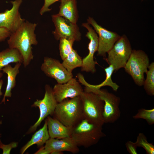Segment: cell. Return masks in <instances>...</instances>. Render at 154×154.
<instances>
[{"mask_svg":"<svg viewBox=\"0 0 154 154\" xmlns=\"http://www.w3.org/2000/svg\"><path fill=\"white\" fill-rule=\"evenodd\" d=\"M37 24L25 21L14 32L11 33L7 40L9 48L18 50L23 58L25 68L33 59L32 45H37L38 41L35 31Z\"/></svg>","mask_w":154,"mask_h":154,"instance_id":"1","label":"cell"},{"mask_svg":"<svg viewBox=\"0 0 154 154\" xmlns=\"http://www.w3.org/2000/svg\"><path fill=\"white\" fill-rule=\"evenodd\" d=\"M77 78L79 82L85 86L84 91L97 94L104 101L103 117L104 123H112L117 121L121 115L119 108L120 98L106 90L94 87L85 80L82 74H78Z\"/></svg>","mask_w":154,"mask_h":154,"instance_id":"2","label":"cell"},{"mask_svg":"<svg viewBox=\"0 0 154 154\" xmlns=\"http://www.w3.org/2000/svg\"><path fill=\"white\" fill-rule=\"evenodd\" d=\"M53 115L65 126L73 127L84 119L80 96L58 103Z\"/></svg>","mask_w":154,"mask_h":154,"instance_id":"3","label":"cell"},{"mask_svg":"<svg viewBox=\"0 0 154 154\" xmlns=\"http://www.w3.org/2000/svg\"><path fill=\"white\" fill-rule=\"evenodd\" d=\"M102 126L84 119L72 127L70 137L78 147L88 148L106 136L102 131Z\"/></svg>","mask_w":154,"mask_h":154,"instance_id":"4","label":"cell"},{"mask_svg":"<svg viewBox=\"0 0 154 154\" xmlns=\"http://www.w3.org/2000/svg\"><path fill=\"white\" fill-rule=\"evenodd\" d=\"M84 119L89 122L103 126L104 102L96 94L84 91L80 96Z\"/></svg>","mask_w":154,"mask_h":154,"instance_id":"5","label":"cell"},{"mask_svg":"<svg viewBox=\"0 0 154 154\" xmlns=\"http://www.w3.org/2000/svg\"><path fill=\"white\" fill-rule=\"evenodd\" d=\"M149 64V58L144 51L132 50L124 68L135 84L141 86H143L145 80L144 74L147 72Z\"/></svg>","mask_w":154,"mask_h":154,"instance_id":"6","label":"cell"},{"mask_svg":"<svg viewBox=\"0 0 154 154\" xmlns=\"http://www.w3.org/2000/svg\"><path fill=\"white\" fill-rule=\"evenodd\" d=\"M130 43L125 35L121 36L113 46L108 52L106 61L112 65L116 71L124 68L132 52Z\"/></svg>","mask_w":154,"mask_h":154,"instance_id":"7","label":"cell"},{"mask_svg":"<svg viewBox=\"0 0 154 154\" xmlns=\"http://www.w3.org/2000/svg\"><path fill=\"white\" fill-rule=\"evenodd\" d=\"M52 18L55 27L52 33L56 40L65 38L74 42L80 40L81 35L76 24L57 14L52 15Z\"/></svg>","mask_w":154,"mask_h":154,"instance_id":"8","label":"cell"},{"mask_svg":"<svg viewBox=\"0 0 154 154\" xmlns=\"http://www.w3.org/2000/svg\"><path fill=\"white\" fill-rule=\"evenodd\" d=\"M45 93L43 98L37 100L32 105L33 107H38L40 110L38 119L29 129L28 133L32 132L36 130L43 120L49 115H53L58 102L54 94L52 88L48 84L45 86Z\"/></svg>","mask_w":154,"mask_h":154,"instance_id":"9","label":"cell"},{"mask_svg":"<svg viewBox=\"0 0 154 154\" xmlns=\"http://www.w3.org/2000/svg\"><path fill=\"white\" fill-rule=\"evenodd\" d=\"M87 23L91 25L98 35L97 55L106 57V53L111 49L120 36L117 33L109 31L98 24L92 17H89Z\"/></svg>","mask_w":154,"mask_h":154,"instance_id":"10","label":"cell"},{"mask_svg":"<svg viewBox=\"0 0 154 154\" xmlns=\"http://www.w3.org/2000/svg\"><path fill=\"white\" fill-rule=\"evenodd\" d=\"M40 68L47 76L55 79L57 83H65L73 78L72 73L69 72L62 63L51 57H44Z\"/></svg>","mask_w":154,"mask_h":154,"instance_id":"11","label":"cell"},{"mask_svg":"<svg viewBox=\"0 0 154 154\" xmlns=\"http://www.w3.org/2000/svg\"><path fill=\"white\" fill-rule=\"evenodd\" d=\"M82 26L88 30L86 35L90 40V42L88 45L89 53L82 59L81 70L94 73L96 71V62L94 60V56L98 48V37L95 30L90 27L88 23H83Z\"/></svg>","mask_w":154,"mask_h":154,"instance_id":"12","label":"cell"},{"mask_svg":"<svg viewBox=\"0 0 154 154\" xmlns=\"http://www.w3.org/2000/svg\"><path fill=\"white\" fill-rule=\"evenodd\" d=\"M22 0H15L11 2L12 7L4 12L0 13V27L5 28L11 33L15 32L25 21L22 19L19 9Z\"/></svg>","mask_w":154,"mask_h":154,"instance_id":"13","label":"cell"},{"mask_svg":"<svg viewBox=\"0 0 154 154\" xmlns=\"http://www.w3.org/2000/svg\"><path fill=\"white\" fill-rule=\"evenodd\" d=\"M52 90L58 103L68 98L80 96L84 91L79 82L73 78L65 83H57Z\"/></svg>","mask_w":154,"mask_h":154,"instance_id":"14","label":"cell"},{"mask_svg":"<svg viewBox=\"0 0 154 154\" xmlns=\"http://www.w3.org/2000/svg\"><path fill=\"white\" fill-rule=\"evenodd\" d=\"M44 147L49 154H62L63 151L72 153H78L79 147L71 137L61 139L50 138L45 143Z\"/></svg>","mask_w":154,"mask_h":154,"instance_id":"15","label":"cell"},{"mask_svg":"<svg viewBox=\"0 0 154 154\" xmlns=\"http://www.w3.org/2000/svg\"><path fill=\"white\" fill-rule=\"evenodd\" d=\"M46 120L50 138L60 139L70 137L72 127L65 126L54 117L48 116Z\"/></svg>","mask_w":154,"mask_h":154,"instance_id":"16","label":"cell"},{"mask_svg":"<svg viewBox=\"0 0 154 154\" xmlns=\"http://www.w3.org/2000/svg\"><path fill=\"white\" fill-rule=\"evenodd\" d=\"M21 63H16L13 67L9 64L4 67L2 69L3 73L7 75V83L5 91L3 98L1 103L5 104L6 97H11V91L16 85V78L17 75L19 73V69L21 65Z\"/></svg>","mask_w":154,"mask_h":154,"instance_id":"17","label":"cell"},{"mask_svg":"<svg viewBox=\"0 0 154 154\" xmlns=\"http://www.w3.org/2000/svg\"><path fill=\"white\" fill-rule=\"evenodd\" d=\"M58 13L57 14L72 23L76 24L78 16L76 0H60Z\"/></svg>","mask_w":154,"mask_h":154,"instance_id":"18","label":"cell"},{"mask_svg":"<svg viewBox=\"0 0 154 154\" xmlns=\"http://www.w3.org/2000/svg\"><path fill=\"white\" fill-rule=\"evenodd\" d=\"M50 138L46 119L43 127L36 132L31 140L21 148V153H24L28 149L34 144H36L38 147L42 146Z\"/></svg>","mask_w":154,"mask_h":154,"instance_id":"19","label":"cell"},{"mask_svg":"<svg viewBox=\"0 0 154 154\" xmlns=\"http://www.w3.org/2000/svg\"><path fill=\"white\" fill-rule=\"evenodd\" d=\"M23 61L21 55L16 49L9 48L0 51V71L11 63H23Z\"/></svg>","mask_w":154,"mask_h":154,"instance_id":"20","label":"cell"},{"mask_svg":"<svg viewBox=\"0 0 154 154\" xmlns=\"http://www.w3.org/2000/svg\"><path fill=\"white\" fill-rule=\"evenodd\" d=\"M62 64L70 72L75 68L81 67L82 59L78 55L76 50L73 49L71 52L63 60Z\"/></svg>","mask_w":154,"mask_h":154,"instance_id":"21","label":"cell"},{"mask_svg":"<svg viewBox=\"0 0 154 154\" xmlns=\"http://www.w3.org/2000/svg\"><path fill=\"white\" fill-rule=\"evenodd\" d=\"M143 86L147 94L149 96L154 95V62L150 64Z\"/></svg>","mask_w":154,"mask_h":154,"instance_id":"22","label":"cell"},{"mask_svg":"<svg viewBox=\"0 0 154 154\" xmlns=\"http://www.w3.org/2000/svg\"><path fill=\"white\" fill-rule=\"evenodd\" d=\"M104 70L106 75V79L100 84L93 85V86L96 88H100L102 87L108 86L111 87L114 91H116L119 86L116 83L114 82L112 79V76L114 71L113 66L111 65H109V66L105 69Z\"/></svg>","mask_w":154,"mask_h":154,"instance_id":"23","label":"cell"},{"mask_svg":"<svg viewBox=\"0 0 154 154\" xmlns=\"http://www.w3.org/2000/svg\"><path fill=\"white\" fill-rule=\"evenodd\" d=\"M59 40V47L60 55L61 59L63 60L73 49V45L74 42L65 38H61Z\"/></svg>","mask_w":154,"mask_h":154,"instance_id":"24","label":"cell"},{"mask_svg":"<svg viewBox=\"0 0 154 154\" xmlns=\"http://www.w3.org/2000/svg\"><path fill=\"white\" fill-rule=\"evenodd\" d=\"M134 119H145L149 125L154 123V109L149 110L141 108L138 110V112L133 116Z\"/></svg>","mask_w":154,"mask_h":154,"instance_id":"25","label":"cell"},{"mask_svg":"<svg viewBox=\"0 0 154 154\" xmlns=\"http://www.w3.org/2000/svg\"><path fill=\"white\" fill-rule=\"evenodd\" d=\"M135 143L137 147L144 148L147 154H154V145L147 141L146 137L143 133H139Z\"/></svg>","mask_w":154,"mask_h":154,"instance_id":"26","label":"cell"},{"mask_svg":"<svg viewBox=\"0 0 154 154\" xmlns=\"http://www.w3.org/2000/svg\"><path fill=\"white\" fill-rule=\"evenodd\" d=\"M18 145V143L13 142L9 144L5 145L2 143L0 140V149L3 151V154H9L10 153L11 150L16 147Z\"/></svg>","mask_w":154,"mask_h":154,"instance_id":"27","label":"cell"},{"mask_svg":"<svg viewBox=\"0 0 154 154\" xmlns=\"http://www.w3.org/2000/svg\"><path fill=\"white\" fill-rule=\"evenodd\" d=\"M60 0H44V4L39 12L40 15H42L46 12L50 11L51 9L49 8L50 6L55 2Z\"/></svg>","mask_w":154,"mask_h":154,"instance_id":"28","label":"cell"},{"mask_svg":"<svg viewBox=\"0 0 154 154\" xmlns=\"http://www.w3.org/2000/svg\"><path fill=\"white\" fill-rule=\"evenodd\" d=\"M127 151L130 154H137V147L135 143L131 141H127L125 144Z\"/></svg>","mask_w":154,"mask_h":154,"instance_id":"29","label":"cell"},{"mask_svg":"<svg viewBox=\"0 0 154 154\" xmlns=\"http://www.w3.org/2000/svg\"><path fill=\"white\" fill-rule=\"evenodd\" d=\"M11 33L7 29L3 27H0V42L4 40L9 37Z\"/></svg>","mask_w":154,"mask_h":154,"instance_id":"30","label":"cell"},{"mask_svg":"<svg viewBox=\"0 0 154 154\" xmlns=\"http://www.w3.org/2000/svg\"><path fill=\"white\" fill-rule=\"evenodd\" d=\"M36 154H48V152L45 150L44 147L42 146L36 152Z\"/></svg>","mask_w":154,"mask_h":154,"instance_id":"31","label":"cell"},{"mask_svg":"<svg viewBox=\"0 0 154 154\" xmlns=\"http://www.w3.org/2000/svg\"><path fill=\"white\" fill-rule=\"evenodd\" d=\"M3 73L0 71V78L3 76ZM3 84V81L2 80H0V97L3 94V93L1 92V88Z\"/></svg>","mask_w":154,"mask_h":154,"instance_id":"32","label":"cell"},{"mask_svg":"<svg viewBox=\"0 0 154 154\" xmlns=\"http://www.w3.org/2000/svg\"><path fill=\"white\" fill-rule=\"evenodd\" d=\"M1 123H2V122H1V121L0 122V124H1Z\"/></svg>","mask_w":154,"mask_h":154,"instance_id":"33","label":"cell"},{"mask_svg":"<svg viewBox=\"0 0 154 154\" xmlns=\"http://www.w3.org/2000/svg\"><path fill=\"white\" fill-rule=\"evenodd\" d=\"M1 134H0V138H1Z\"/></svg>","mask_w":154,"mask_h":154,"instance_id":"34","label":"cell"}]
</instances>
